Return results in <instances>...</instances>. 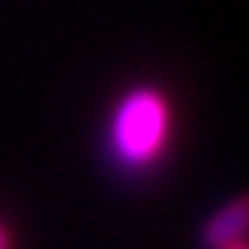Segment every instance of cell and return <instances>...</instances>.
<instances>
[{"label":"cell","mask_w":249,"mask_h":249,"mask_svg":"<svg viewBox=\"0 0 249 249\" xmlns=\"http://www.w3.org/2000/svg\"><path fill=\"white\" fill-rule=\"evenodd\" d=\"M111 156L124 170H145L163 160L170 145V101L156 87H135L111 114Z\"/></svg>","instance_id":"cell-1"},{"label":"cell","mask_w":249,"mask_h":249,"mask_svg":"<svg viewBox=\"0 0 249 249\" xmlns=\"http://www.w3.org/2000/svg\"><path fill=\"white\" fill-rule=\"evenodd\" d=\"M246 235H249V194L222 204L201 229V242L208 249H229L235 242H246Z\"/></svg>","instance_id":"cell-2"},{"label":"cell","mask_w":249,"mask_h":249,"mask_svg":"<svg viewBox=\"0 0 249 249\" xmlns=\"http://www.w3.org/2000/svg\"><path fill=\"white\" fill-rule=\"evenodd\" d=\"M0 249H7V235H4V229H0Z\"/></svg>","instance_id":"cell-3"},{"label":"cell","mask_w":249,"mask_h":249,"mask_svg":"<svg viewBox=\"0 0 249 249\" xmlns=\"http://www.w3.org/2000/svg\"><path fill=\"white\" fill-rule=\"evenodd\" d=\"M229 249H249V242H235V246H229Z\"/></svg>","instance_id":"cell-4"}]
</instances>
